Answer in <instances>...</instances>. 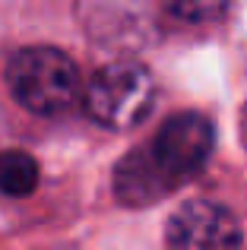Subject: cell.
I'll list each match as a JSON object with an SVG mask.
<instances>
[{
    "mask_svg": "<svg viewBox=\"0 0 247 250\" xmlns=\"http://www.w3.org/2000/svg\"><path fill=\"white\" fill-rule=\"evenodd\" d=\"M6 85L25 111L41 117H54L70 111L82 92L76 63L63 51L44 48V44L22 48L10 57Z\"/></svg>",
    "mask_w": 247,
    "mask_h": 250,
    "instance_id": "cell-1",
    "label": "cell"
},
{
    "mask_svg": "<svg viewBox=\"0 0 247 250\" xmlns=\"http://www.w3.org/2000/svg\"><path fill=\"white\" fill-rule=\"evenodd\" d=\"M155 83L146 67L133 61H114L102 67L82 92V108L95 124L127 130L152 111Z\"/></svg>",
    "mask_w": 247,
    "mask_h": 250,
    "instance_id": "cell-2",
    "label": "cell"
},
{
    "mask_svg": "<svg viewBox=\"0 0 247 250\" xmlns=\"http://www.w3.org/2000/svg\"><path fill=\"white\" fill-rule=\"evenodd\" d=\"M212 146H216L212 124L197 111H184V114H174L162 124L149 152H152L155 165L165 171L168 181L184 184L187 177L206 168Z\"/></svg>",
    "mask_w": 247,
    "mask_h": 250,
    "instance_id": "cell-3",
    "label": "cell"
},
{
    "mask_svg": "<svg viewBox=\"0 0 247 250\" xmlns=\"http://www.w3.org/2000/svg\"><path fill=\"white\" fill-rule=\"evenodd\" d=\"M241 225L225 206L212 200L184 203L168 219V250H241Z\"/></svg>",
    "mask_w": 247,
    "mask_h": 250,
    "instance_id": "cell-4",
    "label": "cell"
},
{
    "mask_svg": "<svg viewBox=\"0 0 247 250\" xmlns=\"http://www.w3.org/2000/svg\"><path fill=\"white\" fill-rule=\"evenodd\" d=\"M174 187L178 184L165 177V171L155 165L149 149H133L114 168V196L124 206H149V203L168 196Z\"/></svg>",
    "mask_w": 247,
    "mask_h": 250,
    "instance_id": "cell-5",
    "label": "cell"
},
{
    "mask_svg": "<svg viewBox=\"0 0 247 250\" xmlns=\"http://www.w3.org/2000/svg\"><path fill=\"white\" fill-rule=\"evenodd\" d=\"M38 187V162L22 149L0 152V193L29 196Z\"/></svg>",
    "mask_w": 247,
    "mask_h": 250,
    "instance_id": "cell-6",
    "label": "cell"
},
{
    "mask_svg": "<svg viewBox=\"0 0 247 250\" xmlns=\"http://www.w3.org/2000/svg\"><path fill=\"white\" fill-rule=\"evenodd\" d=\"M162 3L184 22H212L225 13L228 0H162Z\"/></svg>",
    "mask_w": 247,
    "mask_h": 250,
    "instance_id": "cell-7",
    "label": "cell"
}]
</instances>
